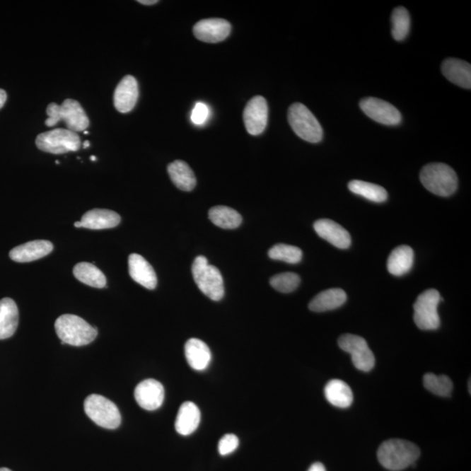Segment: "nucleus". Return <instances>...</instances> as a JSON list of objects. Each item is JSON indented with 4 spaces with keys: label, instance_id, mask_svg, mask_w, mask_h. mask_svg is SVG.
<instances>
[{
    "label": "nucleus",
    "instance_id": "1",
    "mask_svg": "<svg viewBox=\"0 0 471 471\" xmlns=\"http://www.w3.org/2000/svg\"><path fill=\"white\" fill-rule=\"evenodd\" d=\"M421 451L416 444L402 439H390L380 445L377 457L385 469L400 471L414 466Z\"/></svg>",
    "mask_w": 471,
    "mask_h": 471
},
{
    "label": "nucleus",
    "instance_id": "2",
    "mask_svg": "<svg viewBox=\"0 0 471 471\" xmlns=\"http://www.w3.org/2000/svg\"><path fill=\"white\" fill-rule=\"evenodd\" d=\"M55 331L62 345L67 344L74 347L88 345L98 335L95 327L89 325L82 318L74 314H64L55 321Z\"/></svg>",
    "mask_w": 471,
    "mask_h": 471
},
{
    "label": "nucleus",
    "instance_id": "3",
    "mask_svg": "<svg viewBox=\"0 0 471 471\" xmlns=\"http://www.w3.org/2000/svg\"><path fill=\"white\" fill-rule=\"evenodd\" d=\"M47 114L48 118L45 124L47 127H54L63 121L67 129L77 133L85 131L89 126L87 114L76 100H65L62 105L50 103L47 108Z\"/></svg>",
    "mask_w": 471,
    "mask_h": 471
},
{
    "label": "nucleus",
    "instance_id": "4",
    "mask_svg": "<svg viewBox=\"0 0 471 471\" xmlns=\"http://www.w3.org/2000/svg\"><path fill=\"white\" fill-rule=\"evenodd\" d=\"M420 179L425 188L437 196H451L458 189V175L447 164H428L422 168Z\"/></svg>",
    "mask_w": 471,
    "mask_h": 471
},
{
    "label": "nucleus",
    "instance_id": "5",
    "mask_svg": "<svg viewBox=\"0 0 471 471\" xmlns=\"http://www.w3.org/2000/svg\"><path fill=\"white\" fill-rule=\"evenodd\" d=\"M193 279L202 293L214 301H221L224 295L221 272L209 264L207 257L198 256L192 265Z\"/></svg>",
    "mask_w": 471,
    "mask_h": 471
},
{
    "label": "nucleus",
    "instance_id": "6",
    "mask_svg": "<svg viewBox=\"0 0 471 471\" xmlns=\"http://www.w3.org/2000/svg\"><path fill=\"white\" fill-rule=\"evenodd\" d=\"M288 121L295 134L309 143L317 144L322 140L323 130L311 111L301 103L291 105L288 110Z\"/></svg>",
    "mask_w": 471,
    "mask_h": 471
},
{
    "label": "nucleus",
    "instance_id": "7",
    "mask_svg": "<svg viewBox=\"0 0 471 471\" xmlns=\"http://www.w3.org/2000/svg\"><path fill=\"white\" fill-rule=\"evenodd\" d=\"M85 413L100 427L115 429L121 425L122 416L117 405L103 395H91L84 402Z\"/></svg>",
    "mask_w": 471,
    "mask_h": 471
},
{
    "label": "nucleus",
    "instance_id": "8",
    "mask_svg": "<svg viewBox=\"0 0 471 471\" xmlns=\"http://www.w3.org/2000/svg\"><path fill=\"white\" fill-rule=\"evenodd\" d=\"M442 301L439 291L429 289L419 295L414 304V320L421 330H436L440 327V317L437 308Z\"/></svg>",
    "mask_w": 471,
    "mask_h": 471
},
{
    "label": "nucleus",
    "instance_id": "9",
    "mask_svg": "<svg viewBox=\"0 0 471 471\" xmlns=\"http://www.w3.org/2000/svg\"><path fill=\"white\" fill-rule=\"evenodd\" d=\"M36 146L41 151L59 155L78 151L81 143L77 133L69 129H56L39 134L36 138Z\"/></svg>",
    "mask_w": 471,
    "mask_h": 471
},
{
    "label": "nucleus",
    "instance_id": "10",
    "mask_svg": "<svg viewBox=\"0 0 471 471\" xmlns=\"http://www.w3.org/2000/svg\"><path fill=\"white\" fill-rule=\"evenodd\" d=\"M338 343L340 349L351 354L355 368L364 372L371 371L376 358L365 339L347 334L340 336Z\"/></svg>",
    "mask_w": 471,
    "mask_h": 471
},
{
    "label": "nucleus",
    "instance_id": "11",
    "mask_svg": "<svg viewBox=\"0 0 471 471\" xmlns=\"http://www.w3.org/2000/svg\"><path fill=\"white\" fill-rule=\"evenodd\" d=\"M361 110L380 124L388 126L398 125L402 122V115L395 106L378 98H366L361 100Z\"/></svg>",
    "mask_w": 471,
    "mask_h": 471
},
{
    "label": "nucleus",
    "instance_id": "12",
    "mask_svg": "<svg viewBox=\"0 0 471 471\" xmlns=\"http://www.w3.org/2000/svg\"><path fill=\"white\" fill-rule=\"evenodd\" d=\"M245 126L252 136H259L267 128L268 122V104L262 96L253 97L244 110Z\"/></svg>",
    "mask_w": 471,
    "mask_h": 471
},
{
    "label": "nucleus",
    "instance_id": "13",
    "mask_svg": "<svg viewBox=\"0 0 471 471\" xmlns=\"http://www.w3.org/2000/svg\"><path fill=\"white\" fill-rule=\"evenodd\" d=\"M231 25L223 18H207L194 25L193 33L198 40L207 43H219L230 35Z\"/></svg>",
    "mask_w": 471,
    "mask_h": 471
},
{
    "label": "nucleus",
    "instance_id": "14",
    "mask_svg": "<svg viewBox=\"0 0 471 471\" xmlns=\"http://www.w3.org/2000/svg\"><path fill=\"white\" fill-rule=\"evenodd\" d=\"M164 388L154 379L141 381L134 390V399L138 405L148 411L158 409L164 401Z\"/></svg>",
    "mask_w": 471,
    "mask_h": 471
},
{
    "label": "nucleus",
    "instance_id": "15",
    "mask_svg": "<svg viewBox=\"0 0 471 471\" xmlns=\"http://www.w3.org/2000/svg\"><path fill=\"white\" fill-rule=\"evenodd\" d=\"M139 88L136 78L132 76H127L118 84L114 93L115 107L120 113L126 114L132 111L136 107Z\"/></svg>",
    "mask_w": 471,
    "mask_h": 471
},
{
    "label": "nucleus",
    "instance_id": "16",
    "mask_svg": "<svg viewBox=\"0 0 471 471\" xmlns=\"http://www.w3.org/2000/svg\"><path fill=\"white\" fill-rule=\"evenodd\" d=\"M314 230L320 238L339 249H347L351 245L349 231L330 219H320L313 224Z\"/></svg>",
    "mask_w": 471,
    "mask_h": 471
},
{
    "label": "nucleus",
    "instance_id": "17",
    "mask_svg": "<svg viewBox=\"0 0 471 471\" xmlns=\"http://www.w3.org/2000/svg\"><path fill=\"white\" fill-rule=\"evenodd\" d=\"M54 250L50 241L35 240L25 243L13 248L9 253L10 259L18 263H28L38 260L50 254Z\"/></svg>",
    "mask_w": 471,
    "mask_h": 471
},
{
    "label": "nucleus",
    "instance_id": "18",
    "mask_svg": "<svg viewBox=\"0 0 471 471\" xmlns=\"http://www.w3.org/2000/svg\"><path fill=\"white\" fill-rule=\"evenodd\" d=\"M129 272L131 278L149 290H154L157 286V277L154 268L139 254L133 253L129 257Z\"/></svg>",
    "mask_w": 471,
    "mask_h": 471
},
{
    "label": "nucleus",
    "instance_id": "19",
    "mask_svg": "<svg viewBox=\"0 0 471 471\" xmlns=\"http://www.w3.org/2000/svg\"><path fill=\"white\" fill-rule=\"evenodd\" d=\"M81 228L105 230L115 228L121 223V216L110 209H93L86 212L81 220Z\"/></svg>",
    "mask_w": 471,
    "mask_h": 471
},
{
    "label": "nucleus",
    "instance_id": "20",
    "mask_svg": "<svg viewBox=\"0 0 471 471\" xmlns=\"http://www.w3.org/2000/svg\"><path fill=\"white\" fill-rule=\"evenodd\" d=\"M442 72L448 81L459 87L470 89L471 66L458 59H447L443 63Z\"/></svg>",
    "mask_w": 471,
    "mask_h": 471
},
{
    "label": "nucleus",
    "instance_id": "21",
    "mask_svg": "<svg viewBox=\"0 0 471 471\" xmlns=\"http://www.w3.org/2000/svg\"><path fill=\"white\" fill-rule=\"evenodd\" d=\"M185 351L187 362L197 371H203L211 364V350L203 340L190 339L185 344Z\"/></svg>",
    "mask_w": 471,
    "mask_h": 471
},
{
    "label": "nucleus",
    "instance_id": "22",
    "mask_svg": "<svg viewBox=\"0 0 471 471\" xmlns=\"http://www.w3.org/2000/svg\"><path fill=\"white\" fill-rule=\"evenodd\" d=\"M201 421L198 407L192 402L182 403L175 419V431L182 436H190L197 431Z\"/></svg>",
    "mask_w": 471,
    "mask_h": 471
},
{
    "label": "nucleus",
    "instance_id": "23",
    "mask_svg": "<svg viewBox=\"0 0 471 471\" xmlns=\"http://www.w3.org/2000/svg\"><path fill=\"white\" fill-rule=\"evenodd\" d=\"M18 325V309L16 303L10 298L0 301V339L14 335Z\"/></svg>",
    "mask_w": 471,
    "mask_h": 471
},
{
    "label": "nucleus",
    "instance_id": "24",
    "mask_svg": "<svg viewBox=\"0 0 471 471\" xmlns=\"http://www.w3.org/2000/svg\"><path fill=\"white\" fill-rule=\"evenodd\" d=\"M347 301V294L342 289L334 288L321 291L316 295L309 304V309L313 312L321 313L339 308Z\"/></svg>",
    "mask_w": 471,
    "mask_h": 471
},
{
    "label": "nucleus",
    "instance_id": "25",
    "mask_svg": "<svg viewBox=\"0 0 471 471\" xmlns=\"http://www.w3.org/2000/svg\"><path fill=\"white\" fill-rule=\"evenodd\" d=\"M168 173L172 182L183 192H192L195 188L197 180L195 174L183 161L177 160L168 166Z\"/></svg>",
    "mask_w": 471,
    "mask_h": 471
},
{
    "label": "nucleus",
    "instance_id": "26",
    "mask_svg": "<svg viewBox=\"0 0 471 471\" xmlns=\"http://www.w3.org/2000/svg\"><path fill=\"white\" fill-rule=\"evenodd\" d=\"M414 252L407 245L399 246L391 252L388 260V270L392 275L402 276L413 267Z\"/></svg>",
    "mask_w": 471,
    "mask_h": 471
},
{
    "label": "nucleus",
    "instance_id": "27",
    "mask_svg": "<svg viewBox=\"0 0 471 471\" xmlns=\"http://www.w3.org/2000/svg\"><path fill=\"white\" fill-rule=\"evenodd\" d=\"M325 395L332 406L340 409H347L354 401V395L350 387L340 380L329 381L325 388Z\"/></svg>",
    "mask_w": 471,
    "mask_h": 471
},
{
    "label": "nucleus",
    "instance_id": "28",
    "mask_svg": "<svg viewBox=\"0 0 471 471\" xmlns=\"http://www.w3.org/2000/svg\"><path fill=\"white\" fill-rule=\"evenodd\" d=\"M73 272L78 281L85 285L95 288L106 286V277L95 264L88 263V262H81L74 267Z\"/></svg>",
    "mask_w": 471,
    "mask_h": 471
},
{
    "label": "nucleus",
    "instance_id": "29",
    "mask_svg": "<svg viewBox=\"0 0 471 471\" xmlns=\"http://www.w3.org/2000/svg\"><path fill=\"white\" fill-rule=\"evenodd\" d=\"M209 219L222 229H236L242 223V216L237 211L222 205L209 209Z\"/></svg>",
    "mask_w": 471,
    "mask_h": 471
},
{
    "label": "nucleus",
    "instance_id": "30",
    "mask_svg": "<svg viewBox=\"0 0 471 471\" xmlns=\"http://www.w3.org/2000/svg\"><path fill=\"white\" fill-rule=\"evenodd\" d=\"M349 189L356 195L375 203H383L388 198L387 190L375 183L354 180L349 183Z\"/></svg>",
    "mask_w": 471,
    "mask_h": 471
},
{
    "label": "nucleus",
    "instance_id": "31",
    "mask_svg": "<svg viewBox=\"0 0 471 471\" xmlns=\"http://www.w3.org/2000/svg\"><path fill=\"white\" fill-rule=\"evenodd\" d=\"M424 384L426 390L443 397H448L453 390V383L446 376L426 373L424 377Z\"/></svg>",
    "mask_w": 471,
    "mask_h": 471
},
{
    "label": "nucleus",
    "instance_id": "32",
    "mask_svg": "<svg viewBox=\"0 0 471 471\" xmlns=\"http://www.w3.org/2000/svg\"><path fill=\"white\" fill-rule=\"evenodd\" d=\"M392 35L397 41L403 40L409 35L410 30V16L405 7H397L392 12Z\"/></svg>",
    "mask_w": 471,
    "mask_h": 471
},
{
    "label": "nucleus",
    "instance_id": "33",
    "mask_svg": "<svg viewBox=\"0 0 471 471\" xmlns=\"http://www.w3.org/2000/svg\"><path fill=\"white\" fill-rule=\"evenodd\" d=\"M268 255L272 260L297 264L302 260V250L296 246L279 244L272 248Z\"/></svg>",
    "mask_w": 471,
    "mask_h": 471
},
{
    "label": "nucleus",
    "instance_id": "34",
    "mask_svg": "<svg viewBox=\"0 0 471 471\" xmlns=\"http://www.w3.org/2000/svg\"><path fill=\"white\" fill-rule=\"evenodd\" d=\"M301 278L293 272H285L272 277L270 284L275 290L280 293H289L300 286Z\"/></svg>",
    "mask_w": 471,
    "mask_h": 471
},
{
    "label": "nucleus",
    "instance_id": "35",
    "mask_svg": "<svg viewBox=\"0 0 471 471\" xmlns=\"http://www.w3.org/2000/svg\"><path fill=\"white\" fill-rule=\"evenodd\" d=\"M239 440L233 434H227L220 439L219 443V452L221 455H227L237 450Z\"/></svg>",
    "mask_w": 471,
    "mask_h": 471
},
{
    "label": "nucleus",
    "instance_id": "36",
    "mask_svg": "<svg viewBox=\"0 0 471 471\" xmlns=\"http://www.w3.org/2000/svg\"><path fill=\"white\" fill-rule=\"evenodd\" d=\"M209 115V110L207 104L197 103L194 107L192 113V121L194 124L203 125L207 122Z\"/></svg>",
    "mask_w": 471,
    "mask_h": 471
},
{
    "label": "nucleus",
    "instance_id": "37",
    "mask_svg": "<svg viewBox=\"0 0 471 471\" xmlns=\"http://www.w3.org/2000/svg\"><path fill=\"white\" fill-rule=\"evenodd\" d=\"M308 471H327L325 466L321 463H315L310 467Z\"/></svg>",
    "mask_w": 471,
    "mask_h": 471
},
{
    "label": "nucleus",
    "instance_id": "38",
    "mask_svg": "<svg viewBox=\"0 0 471 471\" xmlns=\"http://www.w3.org/2000/svg\"><path fill=\"white\" fill-rule=\"evenodd\" d=\"M7 99V95L5 91L0 89V108H2L5 105Z\"/></svg>",
    "mask_w": 471,
    "mask_h": 471
},
{
    "label": "nucleus",
    "instance_id": "39",
    "mask_svg": "<svg viewBox=\"0 0 471 471\" xmlns=\"http://www.w3.org/2000/svg\"><path fill=\"white\" fill-rule=\"evenodd\" d=\"M138 3L141 4V5L144 6H152L155 5V4L158 3L157 0H139V1H137Z\"/></svg>",
    "mask_w": 471,
    "mask_h": 471
},
{
    "label": "nucleus",
    "instance_id": "40",
    "mask_svg": "<svg viewBox=\"0 0 471 471\" xmlns=\"http://www.w3.org/2000/svg\"><path fill=\"white\" fill-rule=\"evenodd\" d=\"M89 146H91V143H89L88 141H86L84 144H83V148L87 149V148L89 147Z\"/></svg>",
    "mask_w": 471,
    "mask_h": 471
},
{
    "label": "nucleus",
    "instance_id": "41",
    "mask_svg": "<svg viewBox=\"0 0 471 471\" xmlns=\"http://www.w3.org/2000/svg\"><path fill=\"white\" fill-rule=\"evenodd\" d=\"M74 226H76V228H81V221H78V222L74 223Z\"/></svg>",
    "mask_w": 471,
    "mask_h": 471
},
{
    "label": "nucleus",
    "instance_id": "42",
    "mask_svg": "<svg viewBox=\"0 0 471 471\" xmlns=\"http://www.w3.org/2000/svg\"><path fill=\"white\" fill-rule=\"evenodd\" d=\"M0 471H12V470L7 468H0Z\"/></svg>",
    "mask_w": 471,
    "mask_h": 471
},
{
    "label": "nucleus",
    "instance_id": "43",
    "mask_svg": "<svg viewBox=\"0 0 471 471\" xmlns=\"http://www.w3.org/2000/svg\"><path fill=\"white\" fill-rule=\"evenodd\" d=\"M91 160L92 161H96V157L95 156H91Z\"/></svg>",
    "mask_w": 471,
    "mask_h": 471
},
{
    "label": "nucleus",
    "instance_id": "44",
    "mask_svg": "<svg viewBox=\"0 0 471 471\" xmlns=\"http://www.w3.org/2000/svg\"><path fill=\"white\" fill-rule=\"evenodd\" d=\"M84 134H89V132H88V131H87V130H85V131H84Z\"/></svg>",
    "mask_w": 471,
    "mask_h": 471
}]
</instances>
